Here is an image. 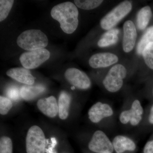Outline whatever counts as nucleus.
<instances>
[{"label":"nucleus","mask_w":153,"mask_h":153,"mask_svg":"<svg viewBox=\"0 0 153 153\" xmlns=\"http://www.w3.org/2000/svg\"><path fill=\"white\" fill-rule=\"evenodd\" d=\"M78 10L76 6L71 2L61 3L53 7L51 16L60 24L62 30L70 34L76 30L78 25Z\"/></svg>","instance_id":"obj_1"},{"label":"nucleus","mask_w":153,"mask_h":153,"mask_svg":"<svg viewBox=\"0 0 153 153\" xmlns=\"http://www.w3.org/2000/svg\"><path fill=\"white\" fill-rule=\"evenodd\" d=\"M47 36L41 30H30L18 37L17 43L22 49L29 51L44 49L48 44Z\"/></svg>","instance_id":"obj_2"},{"label":"nucleus","mask_w":153,"mask_h":153,"mask_svg":"<svg viewBox=\"0 0 153 153\" xmlns=\"http://www.w3.org/2000/svg\"><path fill=\"white\" fill-rule=\"evenodd\" d=\"M46 140L41 128L33 126L28 130L26 138L27 153H45Z\"/></svg>","instance_id":"obj_3"},{"label":"nucleus","mask_w":153,"mask_h":153,"mask_svg":"<svg viewBox=\"0 0 153 153\" xmlns=\"http://www.w3.org/2000/svg\"><path fill=\"white\" fill-rule=\"evenodd\" d=\"M127 75V70L121 64L111 67L103 80V85L108 91L111 93L120 90L123 84V79Z\"/></svg>","instance_id":"obj_4"},{"label":"nucleus","mask_w":153,"mask_h":153,"mask_svg":"<svg viewBox=\"0 0 153 153\" xmlns=\"http://www.w3.org/2000/svg\"><path fill=\"white\" fill-rule=\"evenodd\" d=\"M131 9V3L129 1L120 3L102 19L100 22L102 28L105 30H111L130 13Z\"/></svg>","instance_id":"obj_5"},{"label":"nucleus","mask_w":153,"mask_h":153,"mask_svg":"<svg viewBox=\"0 0 153 153\" xmlns=\"http://www.w3.org/2000/svg\"><path fill=\"white\" fill-rule=\"evenodd\" d=\"M50 52L47 49H42L24 52L19 60L25 68L34 69L47 61L50 57Z\"/></svg>","instance_id":"obj_6"},{"label":"nucleus","mask_w":153,"mask_h":153,"mask_svg":"<svg viewBox=\"0 0 153 153\" xmlns=\"http://www.w3.org/2000/svg\"><path fill=\"white\" fill-rule=\"evenodd\" d=\"M88 147L91 152L96 153H112L114 150L112 142L101 130L96 131L94 133Z\"/></svg>","instance_id":"obj_7"},{"label":"nucleus","mask_w":153,"mask_h":153,"mask_svg":"<svg viewBox=\"0 0 153 153\" xmlns=\"http://www.w3.org/2000/svg\"><path fill=\"white\" fill-rule=\"evenodd\" d=\"M144 110L138 100H135L132 103L130 109L121 113L119 120L123 124L129 123L133 126L138 125L142 120Z\"/></svg>","instance_id":"obj_8"},{"label":"nucleus","mask_w":153,"mask_h":153,"mask_svg":"<svg viewBox=\"0 0 153 153\" xmlns=\"http://www.w3.org/2000/svg\"><path fill=\"white\" fill-rule=\"evenodd\" d=\"M65 78L71 85L82 90L90 88L91 82L87 74L76 68H69L65 71Z\"/></svg>","instance_id":"obj_9"},{"label":"nucleus","mask_w":153,"mask_h":153,"mask_svg":"<svg viewBox=\"0 0 153 153\" xmlns=\"http://www.w3.org/2000/svg\"><path fill=\"white\" fill-rule=\"evenodd\" d=\"M88 114L91 121L97 123L103 119L112 116L114 111L109 104L98 102L90 108Z\"/></svg>","instance_id":"obj_10"},{"label":"nucleus","mask_w":153,"mask_h":153,"mask_svg":"<svg viewBox=\"0 0 153 153\" xmlns=\"http://www.w3.org/2000/svg\"><path fill=\"white\" fill-rule=\"evenodd\" d=\"M137 37V30L134 24L130 20L126 21L123 25V47L125 52L128 53L133 49Z\"/></svg>","instance_id":"obj_11"},{"label":"nucleus","mask_w":153,"mask_h":153,"mask_svg":"<svg viewBox=\"0 0 153 153\" xmlns=\"http://www.w3.org/2000/svg\"><path fill=\"white\" fill-rule=\"evenodd\" d=\"M118 61L117 55L111 53H99L90 57L89 64L92 68H97L108 67Z\"/></svg>","instance_id":"obj_12"},{"label":"nucleus","mask_w":153,"mask_h":153,"mask_svg":"<svg viewBox=\"0 0 153 153\" xmlns=\"http://www.w3.org/2000/svg\"><path fill=\"white\" fill-rule=\"evenodd\" d=\"M38 109L48 117L54 118L58 113L57 100L53 96L39 100L37 103Z\"/></svg>","instance_id":"obj_13"},{"label":"nucleus","mask_w":153,"mask_h":153,"mask_svg":"<svg viewBox=\"0 0 153 153\" xmlns=\"http://www.w3.org/2000/svg\"><path fill=\"white\" fill-rule=\"evenodd\" d=\"M7 76L18 82L26 85H32L35 82V78L28 69L25 68H14L6 72Z\"/></svg>","instance_id":"obj_14"},{"label":"nucleus","mask_w":153,"mask_h":153,"mask_svg":"<svg viewBox=\"0 0 153 153\" xmlns=\"http://www.w3.org/2000/svg\"><path fill=\"white\" fill-rule=\"evenodd\" d=\"M112 143L116 153H123L126 151L133 152L136 149V145L134 141L125 136H116Z\"/></svg>","instance_id":"obj_15"},{"label":"nucleus","mask_w":153,"mask_h":153,"mask_svg":"<svg viewBox=\"0 0 153 153\" xmlns=\"http://www.w3.org/2000/svg\"><path fill=\"white\" fill-rule=\"evenodd\" d=\"M45 88L41 85H24L20 89V96L25 100L29 101L36 98L44 92Z\"/></svg>","instance_id":"obj_16"},{"label":"nucleus","mask_w":153,"mask_h":153,"mask_svg":"<svg viewBox=\"0 0 153 153\" xmlns=\"http://www.w3.org/2000/svg\"><path fill=\"white\" fill-rule=\"evenodd\" d=\"M71 97L70 94L65 91H62L59 95L58 100V114L60 119L66 120L69 114L71 104Z\"/></svg>","instance_id":"obj_17"},{"label":"nucleus","mask_w":153,"mask_h":153,"mask_svg":"<svg viewBox=\"0 0 153 153\" xmlns=\"http://www.w3.org/2000/svg\"><path fill=\"white\" fill-rule=\"evenodd\" d=\"M119 31L118 29H113L108 30L103 34L98 41V46L100 47H109L115 44L118 40Z\"/></svg>","instance_id":"obj_18"},{"label":"nucleus","mask_w":153,"mask_h":153,"mask_svg":"<svg viewBox=\"0 0 153 153\" xmlns=\"http://www.w3.org/2000/svg\"><path fill=\"white\" fill-rule=\"evenodd\" d=\"M152 16L150 7L147 6L142 8L137 16V25L140 30H143L148 26Z\"/></svg>","instance_id":"obj_19"},{"label":"nucleus","mask_w":153,"mask_h":153,"mask_svg":"<svg viewBox=\"0 0 153 153\" xmlns=\"http://www.w3.org/2000/svg\"><path fill=\"white\" fill-rule=\"evenodd\" d=\"M153 43V26L149 28L141 38L137 46V53L142 55L145 48L148 44Z\"/></svg>","instance_id":"obj_20"},{"label":"nucleus","mask_w":153,"mask_h":153,"mask_svg":"<svg viewBox=\"0 0 153 153\" xmlns=\"http://www.w3.org/2000/svg\"><path fill=\"white\" fill-rule=\"evenodd\" d=\"M74 3L76 7L85 10H92L98 7L103 2V1L97 0H76L74 1Z\"/></svg>","instance_id":"obj_21"},{"label":"nucleus","mask_w":153,"mask_h":153,"mask_svg":"<svg viewBox=\"0 0 153 153\" xmlns=\"http://www.w3.org/2000/svg\"><path fill=\"white\" fill-rule=\"evenodd\" d=\"M14 2L13 0L0 1V22H2L8 16Z\"/></svg>","instance_id":"obj_22"},{"label":"nucleus","mask_w":153,"mask_h":153,"mask_svg":"<svg viewBox=\"0 0 153 153\" xmlns=\"http://www.w3.org/2000/svg\"><path fill=\"white\" fill-rule=\"evenodd\" d=\"M142 55L147 66L153 69V43L148 44L144 49Z\"/></svg>","instance_id":"obj_23"},{"label":"nucleus","mask_w":153,"mask_h":153,"mask_svg":"<svg viewBox=\"0 0 153 153\" xmlns=\"http://www.w3.org/2000/svg\"><path fill=\"white\" fill-rule=\"evenodd\" d=\"M12 140L9 137L3 136L0 139V153H13Z\"/></svg>","instance_id":"obj_24"},{"label":"nucleus","mask_w":153,"mask_h":153,"mask_svg":"<svg viewBox=\"0 0 153 153\" xmlns=\"http://www.w3.org/2000/svg\"><path fill=\"white\" fill-rule=\"evenodd\" d=\"M13 103L10 100L3 96H0V114L6 115L13 107Z\"/></svg>","instance_id":"obj_25"},{"label":"nucleus","mask_w":153,"mask_h":153,"mask_svg":"<svg viewBox=\"0 0 153 153\" xmlns=\"http://www.w3.org/2000/svg\"><path fill=\"white\" fill-rule=\"evenodd\" d=\"M7 95L11 99L17 100L20 96V91L16 88H11L8 90Z\"/></svg>","instance_id":"obj_26"},{"label":"nucleus","mask_w":153,"mask_h":153,"mask_svg":"<svg viewBox=\"0 0 153 153\" xmlns=\"http://www.w3.org/2000/svg\"><path fill=\"white\" fill-rule=\"evenodd\" d=\"M143 153H153V139L146 144L144 147Z\"/></svg>","instance_id":"obj_27"},{"label":"nucleus","mask_w":153,"mask_h":153,"mask_svg":"<svg viewBox=\"0 0 153 153\" xmlns=\"http://www.w3.org/2000/svg\"><path fill=\"white\" fill-rule=\"evenodd\" d=\"M148 119L149 123L151 124H153V105L151 107Z\"/></svg>","instance_id":"obj_28"},{"label":"nucleus","mask_w":153,"mask_h":153,"mask_svg":"<svg viewBox=\"0 0 153 153\" xmlns=\"http://www.w3.org/2000/svg\"></svg>","instance_id":"obj_29"}]
</instances>
